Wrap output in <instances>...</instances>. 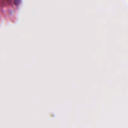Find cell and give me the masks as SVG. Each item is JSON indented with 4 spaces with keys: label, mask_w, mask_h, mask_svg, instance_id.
Masks as SVG:
<instances>
[]
</instances>
